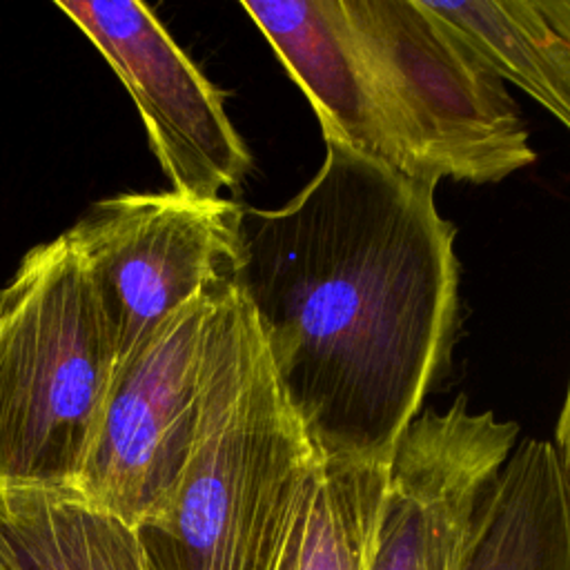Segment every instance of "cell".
I'll use <instances>...</instances> for the list:
<instances>
[{
  "label": "cell",
  "instance_id": "1",
  "mask_svg": "<svg viewBox=\"0 0 570 570\" xmlns=\"http://www.w3.org/2000/svg\"><path fill=\"white\" fill-rule=\"evenodd\" d=\"M434 180L325 140L283 207H243L236 285L321 456L390 461L459 334L456 229Z\"/></svg>",
  "mask_w": 570,
  "mask_h": 570
},
{
  "label": "cell",
  "instance_id": "2",
  "mask_svg": "<svg viewBox=\"0 0 570 570\" xmlns=\"http://www.w3.org/2000/svg\"><path fill=\"white\" fill-rule=\"evenodd\" d=\"M318 452L236 281L212 294L198 419L169 501L136 528L149 570H276Z\"/></svg>",
  "mask_w": 570,
  "mask_h": 570
},
{
  "label": "cell",
  "instance_id": "3",
  "mask_svg": "<svg viewBox=\"0 0 570 570\" xmlns=\"http://www.w3.org/2000/svg\"><path fill=\"white\" fill-rule=\"evenodd\" d=\"M116 370L96 281L67 232L0 289V483L73 488Z\"/></svg>",
  "mask_w": 570,
  "mask_h": 570
},
{
  "label": "cell",
  "instance_id": "4",
  "mask_svg": "<svg viewBox=\"0 0 570 570\" xmlns=\"http://www.w3.org/2000/svg\"><path fill=\"white\" fill-rule=\"evenodd\" d=\"M343 7L421 178L481 185L534 163L503 78L428 0H343Z\"/></svg>",
  "mask_w": 570,
  "mask_h": 570
},
{
  "label": "cell",
  "instance_id": "5",
  "mask_svg": "<svg viewBox=\"0 0 570 570\" xmlns=\"http://www.w3.org/2000/svg\"><path fill=\"white\" fill-rule=\"evenodd\" d=\"M240 212L225 198L129 191L94 203L67 229L109 316L116 367L174 312L236 281Z\"/></svg>",
  "mask_w": 570,
  "mask_h": 570
},
{
  "label": "cell",
  "instance_id": "6",
  "mask_svg": "<svg viewBox=\"0 0 570 570\" xmlns=\"http://www.w3.org/2000/svg\"><path fill=\"white\" fill-rule=\"evenodd\" d=\"M214 292L165 318L114 370L73 485L82 499L134 530L169 501L187 463Z\"/></svg>",
  "mask_w": 570,
  "mask_h": 570
},
{
  "label": "cell",
  "instance_id": "7",
  "mask_svg": "<svg viewBox=\"0 0 570 570\" xmlns=\"http://www.w3.org/2000/svg\"><path fill=\"white\" fill-rule=\"evenodd\" d=\"M56 7L94 42L136 102L171 191L214 200L243 183L252 154L225 111V96L147 4L58 0Z\"/></svg>",
  "mask_w": 570,
  "mask_h": 570
},
{
  "label": "cell",
  "instance_id": "8",
  "mask_svg": "<svg viewBox=\"0 0 570 570\" xmlns=\"http://www.w3.org/2000/svg\"><path fill=\"white\" fill-rule=\"evenodd\" d=\"M517 432L512 421L468 410L465 396L421 412L392 452L365 570H459Z\"/></svg>",
  "mask_w": 570,
  "mask_h": 570
},
{
  "label": "cell",
  "instance_id": "9",
  "mask_svg": "<svg viewBox=\"0 0 570 570\" xmlns=\"http://www.w3.org/2000/svg\"><path fill=\"white\" fill-rule=\"evenodd\" d=\"M298 82L325 140L421 178L405 131L347 20L343 0L240 2Z\"/></svg>",
  "mask_w": 570,
  "mask_h": 570
},
{
  "label": "cell",
  "instance_id": "10",
  "mask_svg": "<svg viewBox=\"0 0 570 570\" xmlns=\"http://www.w3.org/2000/svg\"><path fill=\"white\" fill-rule=\"evenodd\" d=\"M459 570H570V483L552 443L512 450Z\"/></svg>",
  "mask_w": 570,
  "mask_h": 570
},
{
  "label": "cell",
  "instance_id": "11",
  "mask_svg": "<svg viewBox=\"0 0 570 570\" xmlns=\"http://www.w3.org/2000/svg\"><path fill=\"white\" fill-rule=\"evenodd\" d=\"M0 557L11 570H149L136 530L73 488L0 483Z\"/></svg>",
  "mask_w": 570,
  "mask_h": 570
},
{
  "label": "cell",
  "instance_id": "12",
  "mask_svg": "<svg viewBox=\"0 0 570 570\" xmlns=\"http://www.w3.org/2000/svg\"><path fill=\"white\" fill-rule=\"evenodd\" d=\"M387 465L390 461L318 454L276 570H365Z\"/></svg>",
  "mask_w": 570,
  "mask_h": 570
},
{
  "label": "cell",
  "instance_id": "13",
  "mask_svg": "<svg viewBox=\"0 0 570 570\" xmlns=\"http://www.w3.org/2000/svg\"><path fill=\"white\" fill-rule=\"evenodd\" d=\"M428 4L459 27L503 80L519 85L570 129V42L534 0H465Z\"/></svg>",
  "mask_w": 570,
  "mask_h": 570
},
{
  "label": "cell",
  "instance_id": "14",
  "mask_svg": "<svg viewBox=\"0 0 570 570\" xmlns=\"http://www.w3.org/2000/svg\"><path fill=\"white\" fill-rule=\"evenodd\" d=\"M552 445L557 450V456H559L561 468H563V472L568 476V483H570V383H568L566 401H563V407H561V414H559V421H557Z\"/></svg>",
  "mask_w": 570,
  "mask_h": 570
},
{
  "label": "cell",
  "instance_id": "15",
  "mask_svg": "<svg viewBox=\"0 0 570 570\" xmlns=\"http://www.w3.org/2000/svg\"><path fill=\"white\" fill-rule=\"evenodd\" d=\"M543 18L570 42V0H534Z\"/></svg>",
  "mask_w": 570,
  "mask_h": 570
},
{
  "label": "cell",
  "instance_id": "16",
  "mask_svg": "<svg viewBox=\"0 0 570 570\" xmlns=\"http://www.w3.org/2000/svg\"><path fill=\"white\" fill-rule=\"evenodd\" d=\"M0 570H11V568L4 563V559H2V557H0Z\"/></svg>",
  "mask_w": 570,
  "mask_h": 570
}]
</instances>
